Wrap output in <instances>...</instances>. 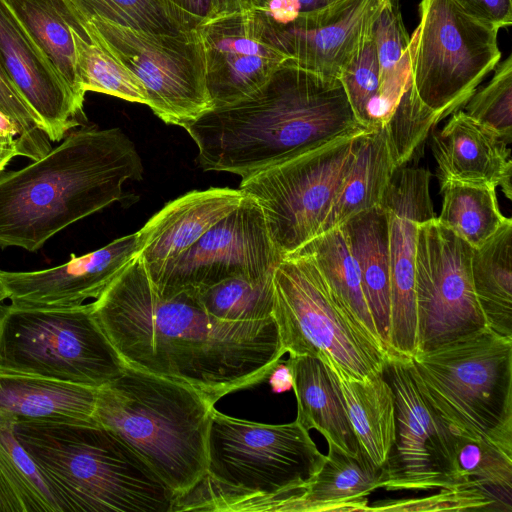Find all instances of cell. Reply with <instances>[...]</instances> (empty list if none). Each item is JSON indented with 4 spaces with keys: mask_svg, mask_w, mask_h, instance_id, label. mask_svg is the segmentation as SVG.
Segmentation results:
<instances>
[{
    "mask_svg": "<svg viewBox=\"0 0 512 512\" xmlns=\"http://www.w3.org/2000/svg\"><path fill=\"white\" fill-rule=\"evenodd\" d=\"M283 258L260 206L245 195L235 210L149 279L161 297L195 294L231 277L272 275Z\"/></svg>",
    "mask_w": 512,
    "mask_h": 512,
    "instance_id": "cell-15",
    "label": "cell"
},
{
    "mask_svg": "<svg viewBox=\"0 0 512 512\" xmlns=\"http://www.w3.org/2000/svg\"><path fill=\"white\" fill-rule=\"evenodd\" d=\"M439 123L419 101L411 78L387 121L385 128L397 167L407 165Z\"/></svg>",
    "mask_w": 512,
    "mask_h": 512,
    "instance_id": "cell-40",
    "label": "cell"
},
{
    "mask_svg": "<svg viewBox=\"0 0 512 512\" xmlns=\"http://www.w3.org/2000/svg\"><path fill=\"white\" fill-rule=\"evenodd\" d=\"M15 435L62 512H172L175 493L136 451L95 421H17Z\"/></svg>",
    "mask_w": 512,
    "mask_h": 512,
    "instance_id": "cell-5",
    "label": "cell"
},
{
    "mask_svg": "<svg viewBox=\"0 0 512 512\" xmlns=\"http://www.w3.org/2000/svg\"><path fill=\"white\" fill-rule=\"evenodd\" d=\"M439 490V493L427 497L377 501L372 506H368L366 512L487 510L497 502L491 491L478 486Z\"/></svg>",
    "mask_w": 512,
    "mask_h": 512,
    "instance_id": "cell-43",
    "label": "cell"
},
{
    "mask_svg": "<svg viewBox=\"0 0 512 512\" xmlns=\"http://www.w3.org/2000/svg\"><path fill=\"white\" fill-rule=\"evenodd\" d=\"M197 28L212 16L211 0H165Z\"/></svg>",
    "mask_w": 512,
    "mask_h": 512,
    "instance_id": "cell-46",
    "label": "cell"
},
{
    "mask_svg": "<svg viewBox=\"0 0 512 512\" xmlns=\"http://www.w3.org/2000/svg\"><path fill=\"white\" fill-rule=\"evenodd\" d=\"M471 272L486 327L512 338V220L473 249Z\"/></svg>",
    "mask_w": 512,
    "mask_h": 512,
    "instance_id": "cell-30",
    "label": "cell"
},
{
    "mask_svg": "<svg viewBox=\"0 0 512 512\" xmlns=\"http://www.w3.org/2000/svg\"><path fill=\"white\" fill-rule=\"evenodd\" d=\"M83 22L139 78L146 90V105L166 124L185 128L214 108L197 28L179 34H154L100 17Z\"/></svg>",
    "mask_w": 512,
    "mask_h": 512,
    "instance_id": "cell-12",
    "label": "cell"
},
{
    "mask_svg": "<svg viewBox=\"0 0 512 512\" xmlns=\"http://www.w3.org/2000/svg\"><path fill=\"white\" fill-rule=\"evenodd\" d=\"M0 367L99 388L126 365L93 304L35 308L0 304Z\"/></svg>",
    "mask_w": 512,
    "mask_h": 512,
    "instance_id": "cell-9",
    "label": "cell"
},
{
    "mask_svg": "<svg viewBox=\"0 0 512 512\" xmlns=\"http://www.w3.org/2000/svg\"><path fill=\"white\" fill-rule=\"evenodd\" d=\"M244 196L240 189L214 187L192 190L168 202L138 231L149 278L235 210Z\"/></svg>",
    "mask_w": 512,
    "mask_h": 512,
    "instance_id": "cell-21",
    "label": "cell"
},
{
    "mask_svg": "<svg viewBox=\"0 0 512 512\" xmlns=\"http://www.w3.org/2000/svg\"><path fill=\"white\" fill-rule=\"evenodd\" d=\"M79 89L147 104L139 78L112 55L85 27L73 32Z\"/></svg>",
    "mask_w": 512,
    "mask_h": 512,
    "instance_id": "cell-34",
    "label": "cell"
},
{
    "mask_svg": "<svg viewBox=\"0 0 512 512\" xmlns=\"http://www.w3.org/2000/svg\"><path fill=\"white\" fill-rule=\"evenodd\" d=\"M440 184L443 201L437 220L473 249L481 247L511 221L501 213L497 187L456 181Z\"/></svg>",
    "mask_w": 512,
    "mask_h": 512,
    "instance_id": "cell-32",
    "label": "cell"
},
{
    "mask_svg": "<svg viewBox=\"0 0 512 512\" xmlns=\"http://www.w3.org/2000/svg\"><path fill=\"white\" fill-rule=\"evenodd\" d=\"M269 376L274 392L282 393L292 389V374L287 363L279 362Z\"/></svg>",
    "mask_w": 512,
    "mask_h": 512,
    "instance_id": "cell-49",
    "label": "cell"
},
{
    "mask_svg": "<svg viewBox=\"0 0 512 512\" xmlns=\"http://www.w3.org/2000/svg\"><path fill=\"white\" fill-rule=\"evenodd\" d=\"M371 31L379 66L378 123L382 125L410 82V37L398 0H384Z\"/></svg>",
    "mask_w": 512,
    "mask_h": 512,
    "instance_id": "cell-33",
    "label": "cell"
},
{
    "mask_svg": "<svg viewBox=\"0 0 512 512\" xmlns=\"http://www.w3.org/2000/svg\"><path fill=\"white\" fill-rule=\"evenodd\" d=\"M470 16L498 29L512 23V0H453Z\"/></svg>",
    "mask_w": 512,
    "mask_h": 512,
    "instance_id": "cell-44",
    "label": "cell"
},
{
    "mask_svg": "<svg viewBox=\"0 0 512 512\" xmlns=\"http://www.w3.org/2000/svg\"><path fill=\"white\" fill-rule=\"evenodd\" d=\"M184 129L204 171L244 178L368 128L357 120L338 78L288 61L250 96L213 108Z\"/></svg>",
    "mask_w": 512,
    "mask_h": 512,
    "instance_id": "cell-2",
    "label": "cell"
},
{
    "mask_svg": "<svg viewBox=\"0 0 512 512\" xmlns=\"http://www.w3.org/2000/svg\"><path fill=\"white\" fill-rule=\"evenodd\" d=\"M17 19L46 54L58 73L84 103L78 85L73 32L84 22L68 0H4Z\"/></svg>",
    "mask_w": 512,
    "mask_h": 512,
    "instance_id": "cell-29",
    "label": "cell"
},
{
    "mask_svg": "<svg viewBox=\"0 0 512 512\" xmlns=\"http://www.w3.org/2000/svg\"><path fill=\"white\" fill-rule=\"evenodd\" d=\"M371 27L372 24L339 76L357 120L368 129L379 126V66Z\"/></svg>",
    "mask_w": 512,
    "mask_h": 512,
    "instance_id": "cell-38",
    "label": "cell"
},
{
    "mask_svg": "<svg viewBox=\"0 0 512 512\" xmlns=\"http://www.w3.org/2000/svg\"><path fill=\"white\" fill-rule=\"evenodd\" d=\"M341 227L380 342L388 355L391 271L386 213L380 205L354 215Z\"/></svg>",
    "mask_w": 512,
    "mask_h": 512,
    "instance_id": "cell-26",
    "label": "cell"
},
{
    "mask_svg": "<svg viewBox=\"0 0 512 512\" xmlns=\"http://www.w3.org/2000/svg\"><path fill=\"white\" fill-rule=\"evenodd\" d=\"M430 145L439 182L500 186L511 200L510 149L494 130L459 109L441 129L432 131Z\"/></svg>",
    "mask_w": 512,
    "mask_h": 512,
    "instance_id": "cell-22",
    "label": "cell"
},
{
    "mask_svg": "<svg viewBox=\"0 0 512 512\" xmlns=\"http://www.w3.org/2000/svg\"><path fill=\"white\" fill-rule=\"evenodd\" d=\"M16 156H22L21 145L14 131L0 128V173Z\"/></svg>",
    "mask_w": 512,
    "mask_h": 512,
    "instance_id": "cell-47",
    "label": "cell"
},
{
    "mask_svg": "<svg viewBox=\"0 0 512 512\" xmlns=\"http://www.w3.org/2000/svg\"><path fill=\"white\" fill-rule=\"evenodd\" d=\"M396 168L384 126L369 129L361 139L353 165L319 234L341 226L358 213L380 206Z\"/></svg>",
    "mask_w": 512,
    "mask_h": 512,
    "instance_id": "cell-27",
    "label": "cell"
},
{
    "mask_svg": "<svg viewBox=\"0 0 512 512\" xmlns=\"http://www.w3.org/2000/svg\"><path fill=\"white\" fill-rule=\"evenodd\" d=\"M320 470L311 478L291 512L365 511L368 496L384 488V466L375 465L359 447L350 455L332 443Z\"/></svg>",
    "mask_w": 512,
    "mask_h": 512,
    "instance_id": "cell-25",
    "label": "cell"
},
{
    "mask_svg": "<svg viewBox=\"0 0 512 512\" xmlns=\"http://www.w3.org/2000/svg\"><path fill=\"white\" fill-rule=\"evenodd\" d=\"M368 130L335 138L241 178L239 189L260 206L283 257L319 234Z\"/></svg>",
    "mask_w": 512,
    "mask_h": 512,
    "instance_id": "cell-11",
    "label": "cell"
},
{
    "mask_svg": "<svg viewBox=\"0 0 512 512\" xmlns=\"http://www.w3.org/2000/svg\"><path fill=\"white\" fill-rule=\"evenodd\" d=\"M5 300L4 295L2 294L0 290V304Z\"/></svg>",
    "mask_w": 512,
    "mask_h": 512,
    "instance_id": "cell-51",
    "label": "cell"
},
{
    "mask_svg": "<svg viewBox=\"0 0 512 512\" xmlns=\"http://www.w3.org/2000/svg\"><path fill=\"white\" fill-rule=\"evenodd\" d=\"M453 432L460 485L496 489L511 499L512 457L485 441Z\"/></svg>",
    "mask_w": 512,
    "mask_h": 512,
    "instance_id": "cell-39",
    "label": "cell"
},
{
    "mask_svg": "<svg viewBox=\"0 0 512 512\" xmlns=\"http://www.w3.org/2000/svg\"><path fill=\"white\" fill-rule=\"evenodd\" d=\"M197 29L204 46L206 83L214 108L250 96L290 61L272 22L261 9L213 16Z\"/></svg>",
    "mask_w": 512,
    "mask_h": 512,
    "instance_id": "cell-16",
    "label": "cell"
},
{
    "mask_svg": "<svg viewBox=\"0 0 512 512\" xmlns=\"http://www.w3.org/2000/svg\"><path fill=\"white\" fill-rule=\"evenodd\" d=\"M262 0H211L212 16L244 9H260Z\"/></svg>",
    "mask_w": 512,
    "mask_h": 512,
    "instance_id": "cell-48",
    "label": "cell"
},
{
    "mask_svg": "<svg viewBox=\"0 0 512 512\" xmlns=\"http://www.w3.org/2000/svg\"><path fill=\"white\" fill-rule=\"evenodd\" d=\"M473 248L436 217L418 222L417 349L426 352L486 327L472 280Z\"/></svg>",
    "mask_w": 512,
    "mask_h": 512,
    "instance_id": "cell-13",
    "label": "cell"
},
{
    "mask_svg": "<svg viewBox=\"0 0 512 512\" xmlns=\"http://www.w3.org/2000/svg\"><path fill=\"white\" fill-rule=\"evenodd\" d=\"M0 62L50 141L62 140L79 125L83 103L4 0H0Z\"/></svg>",
    "mask_w": 512,
    "mask_h": 512,
    "instance_id": "cell-19",
    "label": "cell"
},
{
    "mask_svg": "<svg viewBox=\"0 0 512 512\" xmlns=\"http://www.w3.org/2000/svg\"><path fill=\"white\" fill-rule=\"evenodd\" d=\"M295 252L311 258L342 306L382 346L342 227L319 234Z\"/></svg>",
    "mask_w": 512,
    "mask_h": 512,
    "instance_id": "cell-31",
    "label": "cell"
},
{
    "mask_svg": "<svg viewBox=\"0 0 512 512\" xmlns=\"http://www.w3.org/2000/svg\"><path fill=\"white\" fill-rule=\"evenodd\" d=\"M383 374L395 396L396 437L384 465L387 491L460 487L456 435L420 390L410 358L389 355Z\"/></svg>",
    "mask_w": 512,
    "mask_h": 512,
    "instance_id": "cell-14",
    "label": "cell"
},
{
    "mask_svg": "<svg viewBox=\"0 0 512 512\" xmlns=\"http://www.w3.org/2000/svg\"><path fill=\"white\" fill-rule=\"evenodd\" d=\"M334 372L359 447L375 465L383 467L396 437L395 396L391 385L383 373L358 380Z\"/></svg>",
    "mask_w": 512,
    "mask_h": 512,
    "instance_id": "cell-28",
    "label": "cell"
},
{
    "mask_svg": "<svg viewBox=\"0 0 512 512\" xmlns=\"http://www.w3.org/2000/svg\"><path fill=\"white\" fill-rule=\"evenodd\" d=\"M0 512H24L22 505L0 475Z\"/></svg>",
    "mask_w": 512,
    "mask_h": 512,
    "instance_id": "cell-50",
    "label": "cell"
},
{
    "mask_svg": "<svg viewBox=\"0 0 512 512\" xmlns=\"http://www.w3.org/2000/svg\"><path fill=\"white\" fill-rule=\"evenodd\" d=\"M409 43L413 89L440 122L462 108L501 52L498 28L463 11L453 0H422Z\"/></svg>",
    "mask_w": 512,
    "mask_h": 512,
    "instance_id": "cell-10",
    "label": "cell"
},
{
    "mask_svg": "<svg viewBox=\"0 0 512 512\" xmlns=\"http://www.w3.org/2000/svg\"><path fill=\"white\" fill-rule=\"evenodd\" d=\"M138 231L122 236L83 256L36 271L0 270V290L11 304L35 308H65L96 300L124 268L140 254Z\"/></svg>",
    "mask_w": 512,
    "mask_h": 512,
    "instance_id": "cell-18",
    "label": "cell"
},
{
    "mask_svg": "<svg viewBox=\"0 0 512 512\" xmlns=\"http://www.w3.org/2000/svg\"><path fill=\"white\" fill-rule=\"evenodd\" d=\"M383 2L335 0L322 8L300 13L286 24H272L290 63L339 79Z\"/></svg>",
    "mask_w": 512,
    "mask_h": 512,
    "instance_id": "cell-20",
    "label": "cell"
},
{
    "mask_svg": "<svg viewBox=\"0 0 512 512\" xmlns=\"http://www.w3.org/2000/svg\"><path fill=\"white\" fill-rule=\"evenodd\" d=\"M97 389L0 367V414L17 421H94Z\"/></svg>",
    "mask_w": 512,
    "mask_h": 512,
    "instance_id": "cell-24",
    "label": "cell"
},
{
    "mask_svg": "<svg viewBox=\"0 0 512 512\" xmlns=\"http://www.w3.org/2000/svg\"><path fill=\"white\" fill-rule=\"evenodd\" d=\"M325 459L296 420L264 424L214 408L205 475L172 512H291Z\"/></svg>",
    "mask_w": 512,
    "mask_h": 512,
    "instance_id": "cell-4",
    "label": "cell"
},
{
    "mask_svg": "<svg viewBox=\"0 0 512 512\" xmlns=\"http://www.w3.org/2000/svg\"><path fill=\"white\" fill-rule=\"evenodd\" d=\"M212 316L230 322L273 317V274L253 279L236 276L193 294Z\"/></svg>",
    "mask_w": 512,
    "mask_h": 512,
    "instance_id": "cell-36",
    "label": "cell"
},
{
    "mask_svg": "<svg viewBox=\"0 0 512 512\" xmlns=\"http://www.w3.org/2000/svg\"><path fill=\"white\" fill-rule=\"evenodd\" d=\"M142 160L120 129L82 127L41 158L0 173V248L39 250L69 225L123 197Z\"/></svg>",
    "mask_w": 512,
    "mask_h": 512,
    "instance_id": "cell-3",
    "label": "cell"
},
{
    "mask_svg": "<svg viewBox=\"0 0 512 512\" xmlns=\"http://www.w3.org/2000/svg\"><path fill=\"white\" fill-rule=\"evenodd\" d=\"M92 304L126 366L190 387L213 405L265 380L286 353L273 317L224 321L191 293L159 296L140 254Z\"/></svg>",
    "mask_w": 512,
    "mask_h": 512,
    "instance_id": "cell-1",
    "label": "cell"
},
{
    "mask_svg": "<svg viewBox=\"0 0 512 512\" xmlns=\"http://www.w3.org/2000/svg\"><path fill=\"white\" fill-rule=\"evenodd\" d=\"M481 124L494 130L508 144L512 140V57L497 64L489 83L475 91L462 107Z\"/></svg>",
    "mask_w": 512,
    "mask_h": 512,
    "instance_id": "cell-41",
    "label": "cell"
},
{
    "mask_svg": "<svg viewBox=\"0 0 512 512\" xmlns=\"http://www.w3.org/2000/svg\"><path fill=\"white\" fill-rule=\"evenodd\" d=\"M0 115L16 130L22 156L33 161L50 151L42 122L12 83L0 62Z\"/></svg>",
    "mask_w": 512,
    "mask_h": 512,
    "instance_id": "cell-42",
    "label": "cell"
},
{
    "mask_svg": "<svg viewBox=\"0 0 512 512\" xmlns=\"http://www.w3.org/2000/svg\"><path fill=\"white\" fill-rule=\"evenodd\" d=\"M83 21L100 17L149 33L179 34L192 28L165 0H68Z\"/></svg>",
    "mask_w": 512,
    "mask_h": 512,
    "instance_id": "cell-37",
    "label": "cell"
},
{
    "mask_svg": "<svg viewBox=\"0 0 512 512\" xmlns=\"http://www.w3.org/2000/svg\"><path fill=\"white\" fill-rule=\"evenodd\" d=\"M274 307L286 353L317 357L344 375L383 373L387 353L348 313L309 256L294 252L273 272Z\"/></svg>",
    "mask_w": 512,
    "mask_h": 512,
    "instance_id": "cell-8",
    "label": "cell"
},
{
    "mask_svg": "<svg viewBox=\"0 0 512 512\" xmlns=\"http://www.w3.org/2000/svg\"><path fill=\"white\" fill-rule=\"evenodd\" d=\"M213 410L192 388L126 366L97 389L93 419L136 451L177 498L205 475Z\"/></svg>",
    "mask_w": 512,
    "mask_h": 512,
    "instance_id": "cell-6",
    "label": "cell"
},
{
    "mask_svg": "<svg viewBox=\"0 0 512 512\" xmlns=\"http://www.w3.org/2000/svg\"><path fill=\"white\" fill-rule=\"evenodd\" d=\"M428 169L397 167L381 200L388 222L391 271L388 355L410 358L417 349L415 264L417 224L435 216Z\"/></svg>",
    "mask_w": 512,
    "mask_h": 512,
    "instance_id": "cell-17",
    "label": "cell"
},
{
    "mask_svg": "<svg viewBox=\"0 0 512 512\" xmlns=\"http://www.w3.org/2000/svg\"><path fill=\"white\" fill-rule=\"evenodd\" d=\"M286 363L292 374L297 401L295 420L307 431L316 429L327 443L357 455L359 444L334 370L321 359L309 355L289 354Z\"/></svg>",
    "mask_w": 512,
    "mask_h": 512,
    "instance_id": "cell-23",
    "label": "cell"
},
{
    "mask_svg": "<svg viewBox=\"0 0 512 512\" xmlns=\"http://www.w3.org/2000/svg\"><path fill=\"white\" fill-rule=\"evenodd\" d=\"M335 0H262L260 9L274 24L283 25L300 13L322 8Z\"/></svg>",
    "mask_w": 512,
    "mask_h": 512,
    "instance_id": "cell-45",
    "label": "cell"
},
{
    "mask_svg": "<svg viewBox=\"0 0 512 512\" xmlns=\"http://www.w3.org/2000/svg\"><path fill=\"white\" fill-rule=\"evenodd\" d=\"M410 361L420 390L453 430L512 457V338L485 327Z\"/></svg>",
    "mask_w": 512,
    "mask_h": 512,
    "instance_id": "cell-7",
    "label": "cell"
},
{
    "mask_svg": "<svg viewBox=\"0 0 512 512\" xmlns=\"http://www.w3.org/2000/svg\"><path fill=\"white\" fill-rule=\"evenodd\" d=\"M15 420L0 414V475L24 512H62L34 460L15 435Z\"/></svg>",
    "mask_w": 512,
    "mask_h": 512,
    "instance_id": "cell-35",
    "label": "cell"
}]
</instances>
